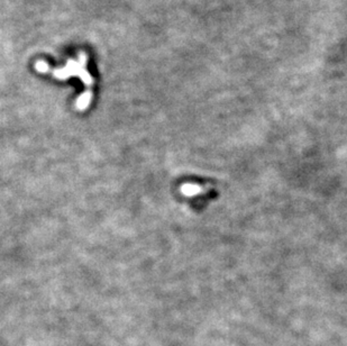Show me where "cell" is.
Segmentation results:
<instances>
[{"label":"cell","mask_w":347,"mask_h":346,"mask_svg":"<svg viewBox=\"0 0 347 346\" xmlns=\"http://www.w3.org/2000/svg\"><path fill=\"white\" fill-rule=\"evenodd\" d=\"M181 191L185 196L187 197H193V196H197V195H201L205 191L202 187L198 186V185H192V183H186V185H183L181 187Z\"/></svg>","instance_id":"1"}]
</instances>
